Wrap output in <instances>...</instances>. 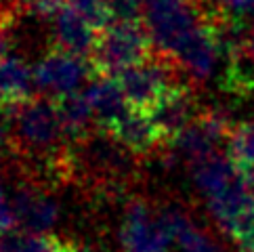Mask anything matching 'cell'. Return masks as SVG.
<instances>
[{
    "instance_id": "603a6c76",
    "label": "cell",
    "mask_w": 254,
    "mask_h": 252,
    "mask_svg": "<svg viewBox=\"0 0 254 252\" xmlns=\"http://www.w3.org/2000/svg\"><path fill=\"white\" fill-rule=\"evenodd\" d=\"M76 252H84V250H80V248H78V250H76Z\"/></svg>"
},
{
    "instance_id": "ac0fdd59",
    "label": "cell",
    "mask_w": 254,
    "mask_h": 252,
    "mask_svg": "<svg viewBox=\"0 0 254 252\" xmlns=\"http://www.w3.org/2000/svg\"><path fill=\"white\" fill-rule=\"evenodd\" d=\"M15 225V212H13V204L11 197L4 193V189L0 187V240L8 236V231Z\"/></svg>"
},
{
    "instance_id": "52a82bcc",
    "label": "cell",
    "mask_w": 254,
    "mask_h": 252,
    "mask_svg": "<svg viewBox=\"0 0 254 252\" xmlns=\"http://www.w3.org/2000/svg\"><path fill=\"white\" fill-rule=\"evenodd\" d=\"M15 223L23 233L49 236L59 221V204L47 189L34 183H23L11 195Z\"/></svg>"
},
{
    "instance_id": "30bf717a",
    "label": "cell",
    "mask_w": 254,
    "mask_h": 252,
    "mask_svg": "<svg viewBox=\"0 0 254 252\" xmlns=\"http://www.w3.org/2000/svg\"><path fill=\"white\" fill-rule=\"evenodd\" d=\"M53 34H55L59 51L71 53L78 57L93 55L99 38V32L69 4L53 19Z\"/></svg>"
},
{
    "instance_id": "6da1fadb",
    "label": "cell",
    "mask_w": 254,
    "mask_h": 252,
    "mask_svg": "<svg viewBox=\"0 0 254 252\" xmlns=\"http://www.w3.org/2000/svg\"><path fill=\"white\" fill-rule=\"evenodd\" d=\"M143 25L158 55L175 63L210 21L197 0H147L143 6Z\"/></svg>"
},
{
    "instance_id": "7a4b0ae2",
    "label": "cell",
    "mask_w": 254,
    "mask_h": 252,
    "mask_svg": "<svg viewBox=\"0 0 254 252\" xmlns=\"http://www.w3.org/2000/svg\"><path fill=\"white\" fill-rule=\"evenodd\" d=\"M13 134L17 147L32 158H40L44 164L67 156L69 137L63 126L57 101L51 99H30L11 110Z\"/></svg>"
},
{
    "instance_id": "7402d4cb",
    "label": "cell",
    "mask_w": 254,
    "mask_h": 252,
    "mask_svg": "<svg viewBox=\"0 0 254 252\" xmlns=\"http://www.w3.org/2000/svg\"><path fill=\"white\" fill-rule=\"evenodd\" d=\"M139 2H143V4H145V2H147V0H139Z\"/></svg>"
},
{
    "instance_id": "3957f363",
    "label": "cell",
    "mask_w": 254,
    "mask_h": 252,
    "mask_svg": "<svg viewBox=\"0 0 254 252\" xmlns=\"http://www.w3.org/2000/svg\"><path fill=\"white\" fill-rule=\"evenodd\" d=\"M151 38L143 23L114 21L103 32H99L90 63L99 76L116 78L124 69L151 57Z\"/></svg>"
},
{
    "instance_id": "277c9868",
    "label": "cell",
    "mask_w": 254,
    "mask_h": 252,
    "mask_svg": "<svg viewBox=\"0 0 254 252\" xmlns=\"http://www.w3.org/2000/svg\"><path fill=\"white\" fill-rule=\"evenodd\" d=\"M132 110L151 112L170 91L181 86L175 63L162 55H151L116 76Z\"/></svg>"
},
{
    "instance_id": "5b68a950",
    "label": "cell",
    "mask_w": 254,
    "mask_h": 252,
    "mask_svg": "<svg viewBox=\"0 0 254 252\" xmlns=\"http://www.w3.org/2000/svg\"><path fill=\"white\" fill-rule=\"evenodd\" d=\"M118 238L122 252H168L175 242L164 210L156 212L143 200H132L124 208Z\"/></svg>"
},
{
    "instance_id": "e0dca14e",
    "label": "cell",
    "mask_w": 254,
    "mask_h": 252,
    "mask_svg": "<svg viewBox=\"0 0 254 252\" xmlns=\"http://www.w3.org/2000/svg\"><path fill=\"white\" fill-rule=\"evenodd\" d=\"M67 4H69V0H28L25 8L30 13H34L38 19L53 21Z\"/></svg>"
},
{
    "instance_id": "7c38bea8",
    "label": "cell",
    "mask_w": 254,
    "mask_h": 252,
    "mask_svg": "<svg viewBox=\"0 0 254 252\" xmlns=\"http://www.w3.org/2000/svg\"><path fill=\"white\" fill-rule=\"evenodd\" d=\"M36 88L34 69L21 57L6 55L0 59V105L15 110L30 101Z\"/></svg>"
},
{
    "instance_id": "ffe728a7",
    "label": "cell",
    "mask_w": 254,
    "mask_h": 252,
    "mask_svg": "<svg viewBox=\"0 0 254 252\" xmlns=\"http://www.w3.org/2000/svg\"><path fill=\"white\" fill-rule=\"evenodd\" d=\"M8 139V124H6V118L2 116V112H0V145H4Z\"/></svg>"
},
{
    "instance_id": "2e32d148",
    "label": "cell",
    "mask_w": 254,
    "mask_h": 252,
    "mask_svg": "<svg viewBox=\"0 0 254 252\" xmlns=\"http://www.w3.org/2000/svg\"><path fill=\"white\" fill-rule=\"evenodd\" d=\"M227 154L242 173H254V122L235 126L227 145Z\"/></svg>"
},
{
    "instance_id": "5bb4252c",
    "label": "cell",
    "mask_w": 254,
    "mask_h": 252,
    "mask_svg": "<svg viewBox=\"0 0 254 252\" xmlns=\"http://www.w3.org/2000/svg\"><path fill=\"white\" fill-rule=\"evenodd\" d=\"M57 107H59L63 126H65V132H67V137H69V143L84 141L88 137L90 124L95 122L93 107H90L84 91L59 99Z\"/></svg>"
},
{
    "instance_id": "8992f818",
    "label": "cell",
    "mask_w": 254,
    "mask_h": 252,
    "mask_svg": "<svg viewBox=\"0 0 254 252\" xmlns=\"http://www.w3.org/2000/svg\"><path fill=\"white\" fill-rule=\"evenodd\" d=\"M90 74H97L93 63L84 61V57L71 55L65 51H51L34 65L36 91L44 93L51 99H63L82 91L84 80Z\"/></svg>"
},
{
    "instance_id": "4fadbf2b",
    "label": "cell",
    "mask_w": 254,
    "mask_h": 252,
    "mask_svg": "<svg viewBox=\"0 0 254 252\" xmlns=\"http://www.w3.org/2000/svg\"><path fill=\"white\" fill-rule=\"evenodd\" d=\"M164 217L181 252H221L210 233H206L187 212L170 206L164 208Z\"/></svg>"
},
{
    "instance_id": "9a60e30c",
    "label": "cell",
    "mask_w": 254,
    "mask_h": 252,
    "mask_svg": "<svg viewBox=\"0 0 254 252\" xmlns=\"http://www.w3.org/2000/svg\"><path fill=\"white\" fill-rule=\"evenodd\" d=\"M71 242L57 236H32V233H8L0 240V252H76Z\"/></svg>"
},
{
    "instance_id": "9c48e42d",
    "label": "cell",
    "mask_w": 254,
    "mask_h": 252,
    "mask_svg": "<svg viewBox=\"0 0 254 252\" xmlns=\"http://www.w3.org/2000/svg\"><path fill=\"white\" fill-rule=\"evenodd\" d=\"M84 95L88 99L90 107H93L95 122L101 124V128H105V132H110L132 110L128 99L122 93L120 84H118V80L112 76H97L86 86Z\"/></svg>"
},
{
    "instance_id": "8fae6325",
    "label": "cell",
    "mask_w": 254,
    "mask_h": 252,
    "mask_svg": "<svg viewBox=\"0 0 254 252\" xmlns=\"http://www.w3.org/2000/svg\"><path fill=\"white\" fill-rule=\"evenodd\" d=\"M107 134L130 154H149L158 145H164L151 116L139 110H130Z\"/></svg>"
},
{
    "instance_id": "44dd1931",
    "label": "cell",
    "mask_w": 254,
    "mask_h": 252,
    "mask_svg": "<svg viewBox=\"0 0 254 252\" xmlns=\"http://www.w3.org/2000/svg\"><path fill=\"white\" fill-rule=\"evenodd\" d=\"M216 2H219V4H221V6H223V0H216Z\"/></svg>"
},
{
    "instance_id": "ba28073f",
    "label": "cell",
    "mask_w": 254,
    "mask_h": 252,
    "mask_svg": "<svg viewBox=\"0 0 254 252\" xmlns=\"http://www.w3.org/2000/svg\"><path fill=\"white\" fill-rule=\"evenodd\" d=\"M153 124L160 130L164 143H170L175 137H179L189 124H193L197 118V105L195 97L185 84L177 86L170 91L162 101L149 112Z\"/></svg>"
},
{
    "instance_id": "d6986e66",
    "label": "cell",
    "mask_w": 254,
    "mask_h": 252,
    "mask_svg": "<svg viewBox=\"0 0 254 252\" xmlns=\"http://www.w3.org/2000/svg\"><path fill=\"white\" fill-rule=\"evenodd\" d=\"M223 8L240 19L242 15H254V0H223Z\"/></svg>"
}]
</instances>
